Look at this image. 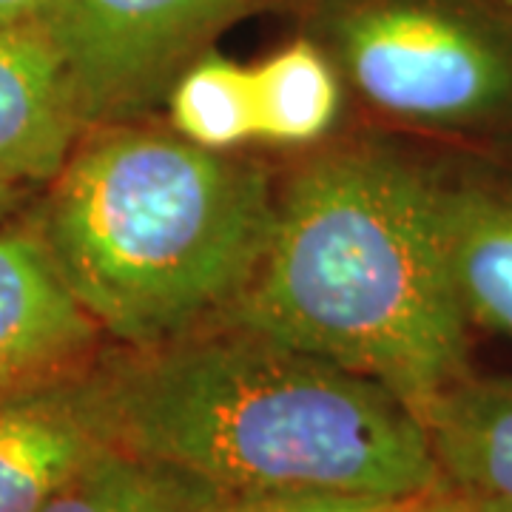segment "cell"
<instances>
[{"label": "cell", "mask_w": 512, "mask_h": 512, "mask_svg": "<svg viewBox=\"0 0 512 512\" xmlns=\"http://www.w3.org/2000/svg\"><path fill=\"white\" fill-rule=\"evenodd\" d=\"M114 444L220 493L410 501L444 487L421 416L390 387L231 322L103 350Z\"/></svg>", "instance_id": "6da1fadb"}, {"label": "cell", "mask_w": 512, "mask_h": 512, "mask_svg": "<svg viewBox=\"0 0 512 512\" xmlns=\"http://www.w3.org/2000/svg\"><path fill=\"white\" fill-rule=\"evenodd\" d=\"M217 322L376 379L421 416L470 373L430 165L379 140L308 154L276 188L259 268Z\"/></svg>", "instance_id": "7a4b0ae2"}, {"label": "cell", "mask_w": 512, "mask_h": 512, "mask_svg": "<svg viewBox=\"0 0 512 512\" xmlns=\"http://www.w3.org/2000/svg\"><path fill=\"white\" fill-rule=\"evenodd\" d=\"M32 220L57 274L117 348L222 319L259 268L274 174L143 120L89 126Z\"/></svg>", "instance_id": "3957f363"}, {"label": "cell", "mask_w": 512, "mask_h": 512, "mask_svg": "<svg viewBox=\"0 0 512 512\" xmlns=\"http://www.w3.org/2000/svg\"><path fill=\"white\" fill-rule=\"evenodd\" d=\"M342 86L399 131L512 140V0H296Z\"/></svg>", "instance_id": "277c9868"}, {"label": "cell", "mask_w": 512, "mask_h": 512, "mask_svg": "<svg viewBox=\"0 0 512 512\" xmlns=\"http://www.w3.org/2000/svg\"><path fill=\"white\" fill-rule=\"evenodd\" d=\"M296 0H60L43 20L86 126L143 120L217 37L254 12Z\"/></svg>", "instance_id": "5b68a950"}, {"label": "cell", "mask_w": 512, "mask_h": 512, "mask_svg": "<svg viewBox=\"0 0 512 512\" xmlns=\"http://www.w3.org/2000/svg\"><path fill=\"white\" fill-rule=\"evenodd\" d=\"M106 342L57 274L32 214L0 222V399L86 367Z\"/></svg>", "instance_id": "8992f818"}, {"label": "cell", "mask_w": 512, "mask_h": 512, "mask_svg": "<svg viewBox=\"0 0 512 512\" xmlns=\"http://www.w3.org/2000/svg\"><path fill=\"white\" fill-rule=\"evenodd\" d=\"M97 359L0 399V512H40L114 447Z\"/></svg>", "instance_id": "52a82bcc"}, {"label": "cell", "mask_w": 512, "mask_h": 512, "mask_svg": "<svg viewBox=\"0 0 512 512\" xmlns=\"http://www.w3.org/2000/svg\"><path fill=\"white\" fill-rule=\"evenodd\" d=\"M447 271L467 325L512 339V163L430 165Z\"/></svg>", "instance_id": "ba28073f"}, {"label": "cell", "mask_w": 512, "mask_h": 512, "mask_svg": "<svg viewBox=\"0 0 512 512\" xmlns=\"http://www.w3.org/2000/svg\"><path fill=\"white\" fill-rule=\"evenodd\" d=\"M86 128L43 23L0 26V177L29 188L52 183Z\"/></svg>", "instance_id": "9c48e42d"}, {"label": "cell", "mask_w": 512, "mask_h": 512, "mask_svg": "<svg viewBox=\"0 0 512 512\" xmlns=\"http://www.w3.org/2000/svg\"><path fill=\"white\" fill-rule=\"evenodd\" d=\"M421 421L447 487L512 510V373L461 376L424 404Z\"/></svg>", "instance_id": "30bf717a"}, {"label": "cell", "mask_w": 512, "mask_h": 512, "mask_svg": "<svg viewBox=\"0 0 512 512\" xmlns=\"http://www.w3.org/2000/svg\"><path fill=\"white\" fill-rule=\"evenodd\" d=\"M248 72L254 143L313 146L333 131L345 86L311 37H293Z\"/></svg>", "instance_id": "8fae6325"}, {"label": "cell", "mask_w": 512, "mask_h": 512, "mask_svg": "<svg viewBox=\"0 0 512 512\" xmlns=\"http://www.w3.org/2000/svg\"><path fill=\"white\" fill-rule=\"evenodd\" d=\"M220 490L174 467L109 447L40 512H211Z\"/></svg>", "instance_id": "7c38bea8"}, {"label": "cell", "mask_w": 512, "mask_h": 512, "mask_svg": "<svg viewBox=\"0 0 512 512\" xmlns=\"http://www.w3.org/2000/svg\"><path fill=\"white\" fill-rule=\"evenodd\" d=\"M168 128L211 151L254 143L251 72L217 49L197 57L165 94Z\"/></svg>", "instance_id": "4fadbf2b"}, {"label": "cell", "mask_w": 512, "mask_h": 512, "mask_svg": "<svg viewBox=\"0 0 512 512\" xmlns=\"http://www.w3.org/2000/svg\"><path fill=\"white\" fill-rule=\"evenodd\" d=\"M396 501L330 490H265L217 493L211 512H382Z\"/></svg>", "instance_id": "5bb4252c"}, {"label": "cell", "mask_w": 512, "mask_h": 512, "mask_svg": "<svg viewBox=\"0 0 512 512\" xmlns=\"http://www.w3.org/2000/svg\"><path fill=\"white\" fill-rule=\"evenodd\" d=\"M424 512H512L510 507L490 501V498H478L470 493H458L453 487H441L436 493L424 498Z\"/></svg>", "instance_id": "9a60e30c"}, {"label": "cell", "mask_w": 512, "mask_h": 512, "mask_svg": "<svg viewBox=\"0 0 512 512\" xmlns=\"http://www.w3.org/2000/svg\"><path fill=\"white\" fill-rule=\"evenodd\" d=\"M60 0H0V26L43 23Z\"/></svg>", "instance_id": "2e32d148"}, {"label": "cell", "mask_w": 512, "mask_h": 512, "mask_svg": "<svg viewBox=\"0 0 512 512\" xmlns=\"http://www.w3.org/2000/svg\"><path fill=\"white\" fill-rule=\"evenodd\" d=\"M29 191H32L29 185L12 183V180H3L0 177V222L9 220L20 205L29 200Z\"/></svg>", "instance_id": "e0dca14e"}, {"label": "cell", "mask_w": 512, "mask_h": 512, "mask_svg": "<svg viewBox=\"0 0 512 512\" xmlns=\"http://www.w3.org/2000/svg\"><path fill=\"white\" fill-rule=\"evenodd\" d=\"M424 498H427V495L410 498V501H396V504H390V507L382 512H424Z\"/></svg>", "instance_id": "ac0fdd59"}]
</instances>
